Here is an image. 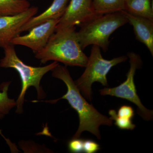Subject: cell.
<instances>
[{
	"label": "cell",
	"mask_w": 153,
	"mask_h": 153,
	"mask_svg": "<svg viewBox=\"0 0 153 153\" xmlns=\"http://www.w3.org/2000/svg\"><path fill=\"white\" fill-rule=\"evenodd\" d=\"M52 76L61 79L66 84L67 92L61 98L56 100L46 101L55 103L60 99H66L79 116V126L72 139L79 138L83 132L87 131L101 139L99 130L100 126H112V120L101 114L92 104H89L80 93L74 81L71 78L66 66L58 65L52 70Z\"/></svg>",
	"instance_id": "obj_1"
},
{
	"label": "cell",
	"mask_w": 153,
	"mask_h": 153,
	"mask_svg": "<svg viewBox=\"0 0 153 153\" xmlns=\"http://www.w3.org/2000/svg\"><path fill=\"white\" fill-rule=\"evenodd\" d=\"M75 30L74 27L55 31L46 46L35 53V57L42 64L54 60L66 66L85 67L88 57L79 45Z\"/></svg>",
	"instance_id": "obj_2"
},
{
	"label": "cell",
	"mask_w": 153,
	"mask_h": 153,
	"mask_svg": "<svg viewBox=\"0 0 153 153\" xmlns=\"http://www.w3.org/2000/svg\"><path fill=\"white\" fill-rule=\"evenodd\" d=\"M127 23L124 10L99 15L79 27L80 30L76 32L77 40L82 50L92 45L106 52L111 34Z\"/></svg>",
	"instance_id": "obj_3"
},
{
	"label": "cell",
	"mask_w": 153,
	"mask_h": 153,
	"mask_svg": "<svg viewBox=\"0 0 153 153\" xmlns=\"http://www.w3.org/2000/svg\"><path fill=\"white\" fill-rule=\"evenodd\" d=\"M3 49L4 56L0 60V67L14 68L18 71L22 80V89L16 101V111L17 114H20L23 112V105L26 91L31 86L36 88L38 99L45 98V93L40 86L41 79L47 72L52 71L59 64L57 61H54L43 67H33L25 64L19 58L13 44H9Z\"/></svg>",
	"instance_id": "obj_4"
},
{
	"label": "cell",
	"mask_w": 153,
	"mask_h": 153,
	"mask_svg": "<svg viewBox=\"0 0 153 153\" xmlns=\"http://www.w3.org/2000/svg\"><path fill=\"white\" fill-rule=\"evenodd\" d=\"M127 59L126 56L115 57L112 60L105 59L102 56L100 48L93 45L85 71L80 77L74 81L76 86L84 97L91 100V85L98 82L105 86H108L107 75L113 66L124 62Z\"/></svg>",
	"instance_id": "obj_5"
},
{
	"label": "cell",
	"mask_w": 153,
	"mask_h": 153,
	"mask_svg": "<svg viewBox=\"0 0 153 153\" xmlns=\"http://www.w3.org/2000/svg\"><path fill=\"white\" fill-rule=\"evenodd\" d=\"M130 60V68L127 74L126 81L117 87L105 88L100 91L102 95H110L127 100L135 104L138 108L139 114L146 121L152 120L153 111L146 108L141 102L137 93L134 82L136 71L141 66V59L139 55L134 52L128 53Z\"/></svg>",
	"instance_id": "obj_6"
},
{
	"label": "cell",
	"mask_w": 153,
	"mask_h": 153,
	"mask_svg": "<svg viewBox=\"0 0 153 153\" xmlns=\"http://www.w3.org/2000/svg\"><path fill=\"white\" fill-rule=\"evenodd\" d=\"M98 16L93 8L92 0H70L55 31L80 27Z\"/></svg>",
	"instance_id": "obj_7"
},
{
	"label": "cell",
	"mask_w": 153,
	"mask_h": 153,
	"mask_svg": "<svg viewBox=\"0 0 153 153\" xmlns=\"http://www.w3.org/2000/svg\"><path fill=\"white\" fill-rule=\"evenodd\" d=\"M60 19H52L36 26L27 35H19L12 39L11 44L28 47L35 54L46 46L50 37L55 33Z\"/></svg>",
	"instance_id": "obj_8"
},
{
	"label": "cell",
	"mask_w": 153,
	"mask_h": 153,
	"mask_svg": "<svg viewBox=\"0 0 153 153\" xmlns=\"http://www.w3.org/2000/svg\"><path fill=\"white\" fill-rule=\"evenodd\" d=\"M38 11V7L33 6L17 15L0 17V47L4 48L11 44L12 39L21 34L22 26Z\"/></svg>",
	"instance_id": "obj_9"
},
{
	"label": "cell",
	"mask_w": 153,
	"mask_h": 153,
	"mask_svg": "<svg viewBox=\"0 0 153 153\" xmlns=\"http://www.w3.org/2000/svg\"><path fill=\"white\" fill-rule=\"evenodd\" d=\"M124 11L128 23L133 27L137 40L144 44L153 56V19L134 16Z\"/></svg>",
	"instance_id": "obj_10"
},
{
	"label": "cell",
	"mask_w": 153,
	"mask_h": 153,
	"mask_svg": "<svg viewBox=\"0 0 153 153\" xmlns=\"http://www.w3.org/2000/svg\"><path fill=\"white\" fill-rule=\"evenodd\" d=\"M69 0H54L44 12L32 17L20 29V33L29 31L36 26L52 19H60L66 10Z\"/></svg>",
	"instance_id": "obj_11"
},
{
	"label": "cell",
	"mask_w": 153,
	"mask_h": 153,
	"mask_svg": "<svg viewBox=\"0 0 153 153\" xmlns=\"http://www.w3.org/2000/svg\"><path fill=\"white\" fill-rule=\"evenodd\" d=\"M124 10L129 13L153 19L152 0H123Z\"/></svg>",
	"instance_id": "obj_12"
},
{
	"label": "cell",
	"mask_w": 153,
	"mask_h": 153,
	"mask_svg": "<svg viewBox=\"0 0 153 153\" xmlns=\"http://www.w3.org/2000/svg\"><path fill=\"white\" fill-rule=\"evenodd\" d=\"M30 7L28 0H0V17L17 15Z\"/></svg>",
	"instance_id": "obj_13"
},
{
	"label": "cell",
	"mask_w": 153,
	"mask_h": 153,
	"mask_svg": "<svg viewBox=\"0 0 153 153\" xmlns=\"http://www.w3.org/2000/svg\"><path fill=\"white\" fill-rule=\"evenodd\" d=\"M92 6L99 15L124 10L123 0H92Z\"/></svg>",
	"instance_id": "obj_14"
},
{
	"label": "cell",
	"mask_w": 153,
	"mask_h": 153,
	"mask_svg": "<svg viewBox=\"0 0 153 153\" xmlns=\"http://www.w3.org/2000/svg\"><path fill=\"white\" fill-rule=\"evenodd\" d=\"M11 81L3 83L1 85L2 92H0V112L4 114H8L11 109L16 105L15 100L9 98L8 91Z\"/></svg>",
	"instance_id": "obj_15"
},
{
	"label": "cell",
	"mask_w": 153,
	"mask_h": 153,
	"mask_svg": "<svg viewBox=\"0 0 153 153\" xmlns=\"http://www.w3.org/2000/svg\"><path fill=\"white\" fill-rule=\"evenodd\" d=\"M109 114L110 116V119L111 120H114V124L121 129L133 130L135 128V125L133 123L131 120L118 116L115 110H110L109 111Z\"/></svg>",
	"instance_id": "obj_16"
},
{
	"label": "cell",
	"mask_w": 153,
	"mask_h": 153,
	"mask_svg": "<svg viewBox=\"0 0 153 153\" xmlns=\"http://www.w3.org/2000/svg\"><path fill=\"white\" fill-rule=\"evenodd\" d=\"M83 141L79 138L72 139L68 143L69 150L74 153L83 152Z\"/></svg>",
	"instance_id": "obj_17"
},
{
	"label": "cell",
	"mask_w": 153,
	"mask_h": 153,
	"mask_svg": "<svg viewBox=\"0 0 153 153\" xmlns=\"http://www.w3.org/2000/svg\"><path fill=\"white\" fill-rule=\"evenodd\" d=\"M117 115L120 117L131 120L134 116V111L131 106L124 105L121 106L118 110Z\"/></svg>",
	"instance_id": "obj_18"
},
{
	"label": "cell",
	"mask_w": 153,
	"mask_h": 153,
	"mask_svg": "<svg viewBox=\"0 0 153 153\" xmlns=\"http://www.w3.org/2000/svg\"><path fill=\"white\" fill-rule=\"evenodd\" d=\"M100 149L99 145L94 141L86 140L83 141V152L87 153L96 152Z\"/></svg>",
	"instance_id": "obj_19"
},
{
	"label": "cell",
	"mask_w": 153,
	"mask_h": 153,
	"mask_svg": "<svg viewBox=\"0 0 153 153\" xmlns=\"http://www.w3.org/2000/svg\"><path fill=\"white\" fill-rule=\"evenodd\" d=\"M4 114H3L1 113L0 112V119L3 118L4 117ZM0 135H1L4 137V138L6 142H7V143L8 144V145L9 146H10V145L12 143L11 142L10 140L6 138L3 135L2 133L1 130V129H0Z\"/></svg>",
	"instance_id": "obj_20"
},
{
	"label": "cell",
	"mask_w": 153,
	"mask_h": 153,
	"mask_svg": "<svg viewBox=\"0 0 153 153\" xmlns=\"http://www.w3.org/2000/svg\"><path fill=\"white\" fill-rule=\"evenodd\" d=\"M28 1H34V0H28Z\"/></svg>",
	"instance_id": "obj_21"
}]
</instances>
